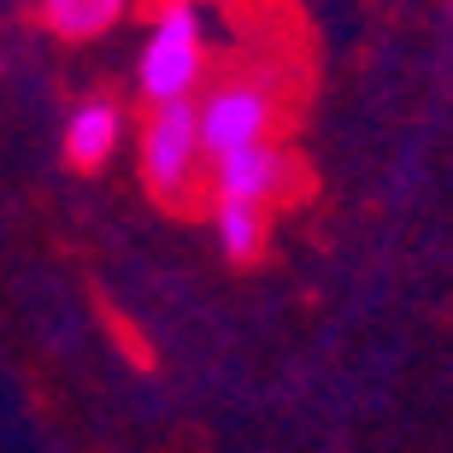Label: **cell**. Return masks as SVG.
<instances>
[{
  "mask_svg": "<svg viewBox=\"0 0 453 453\" xmlns=\"http://www.w3.org/2000/svg\"><path fill=\"white\" fill-rule=\"evenodd\" d=\"M206 77V24L195 6H159L148 18V42L135 59V88L148 106L201 101Z\"/></svg>",
  "mask_w": 453,
  "mask_h": 453,
  "instance_id": "6da1fadb",
  "label": "cell"
},
{
  "mask_svg": "<svg viewBox=\"0 0 453 453\" xmlns=\"http://www.w3.org/2000/svg\"><path fill=\"white\" fill-rule=\"evenodd\" d=\"M201 177H212L201 148V106L177 101V106H148V124H142V183L159 195V201L183 206Z\"/></svg>",
  "mask_w": 453,
  "mask_h": 453,
  "instance_id": "7a4b0ae2",
  "label": "cell"
},
{
  "mask_svg": "<svg viewBox=\"0 0 453 453\" xmlns=\"http://www.w3.org/2000/svg\"><path fill=\"white\" fill-rule=\"evenodd\" d=\"M201 148L206 165H224L248 148H265L271 124H277V101L259 77H224L219 88H206L201 101Z\"/></svg>",
  "mask_w": 453,
  "mask_h": 453,
  "instance_id": "3957f363",
  "label": "cell"
},
{
  "mask_svg": "<svg viewBox=\"0 0 453 453\" xmlns=\"http://www.w3.org/2000/svg\"><path fill=\"white\" fill-rule=\"evenodd\" d=\"M288 177H295V159L277 142H265V148H248L235 159H224V165H212L206 188H212V201H248L271 212V201L288 195Z\"/></svg>",
  "mask_w": 453,
  "mask_h": 453,
  "instance_id": "277c9868",
  "label": "cell"
},
{
  "mask_svg": "<svg viewBox=\"0 0 453 453\" xmlns=\"http://www.w3.org/2000/svg\"><path fill=\"white\" fill-rule=\"evenodd\" d=\"M118 130H124V112H118L112 101H83L65 118V159L83 165V171L106 165L112 148H118Z\"/></svg>",
  "mask_w": 453,
  "mask_h": 453,
  "instance_id": "5b68a950",
  "label": "cell"
},
{
  "mask_svg": "<svg viewBox=\"0 0 453 453\" xmlns=\"http://www.w3.org/2000/svg\"><path fill=\"white\" fill-rule=\"evenodd\" d=\"M212 235H219L224 259H235V265L259 259V248H265V206H248V201H212Z\"/></svg>",
  "mask_w": 453,
  "mask_h": 453,
  "instance_id": "8992f818",
  "label": "cell"
},
{
  "mask_svg": "<svg viewBox=\"0 0 453 453\" xmlns=\"http://www.w3.org/2000/svg\"><path fill=\"white\" fill-rule=\"evenodd\" d=\"M35 18H42L53 35H65V42H88V35L112 30L118 18H124V6H118V0H48Z\"/></svg>",
  "mask_w": 453,
  "mask_h": 453,
  "instance_id": "52a82bcc",
  "label": "cell"
}]
</instances>
